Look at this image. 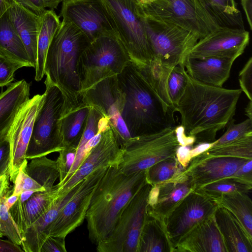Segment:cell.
Wrapping results in <instances>:
<instances>
[{
    "label": "cell",
    "mask_w": 252,
    "mask_h": 252,
    "mask_svg": "<svg viewBox=\"0 0 252 252\" xmlns=\"http://www.w3.org/2000/svg\"><path fill=\"white\" fill-rule=\"evenodd\" d=\"M66 252L65 238L49 237L43 244L40 252Z\"/></svg>",
    "instance_id": "obj_48"
},
{
    "label": "cell",
    "mask_w": 252,
    "mask_h": 252,
    "mask_svg": "<svg viewBox=\"0 0 252 252\" xmlns=\"http://www.w3.org/2000/svg\"><path fill=\"white\" fill-rule=\"evenodd\" d=\"M101 0L112 28L130 62L139 68L149 64L154 55L139 0Z\"/></svg>",
    "instance_id": "obj_5"
},
{
    "label": "cell",
    "mask_w": 252,
    "mask_h": 252,
    "mask_svg": "<svg viewBox=\"0 0 252 252\" xmlns=\"http://www.w3.org/2000/svg\"><path fill=\"white\" fill-rule=\"evenodd\" d=\"M241 5L244 10L250 29H252V0H241Z\"/></svg>",
    "instance_id": "obj_53"
},
{
    "label": "cell",
    "mask_w": 252,
    "mask_h": 252,
    "mask_svg": "<svg viewBox=\"0 0 252 252\" xmlns=\"http://www.w3.org/2000/svg\"><path fill=\"white\" fill-rule=\"evenodd\" d=\"M190 150L189 146L180 145L176 152V157L178 161L185 168L191 159Z\"/></svg>",
    "instance_id": "obj_51"
},
{
    "label": "cell",
    "mask_w": 252,
    "mask_h": 252,
    "mask_svg": "<svg viewBox=\"0 0 252 252\" xmlns=\"http://www.w3.org/2000/svg\"><path fill=\"white\" fill-rule=\"evenodd\" d=\"M146 182V170L126 175L117 165L107 167L94 191L85 217L93 243L97 245L109 234L125 208Z\"/></svg>",
    "instance_id": "obj_3"
},
{
    "label": "cell",
    "mask_w": 252,
    "mask_h": 252,
    "mask_svg": "<svg viewBox=\"0 0 252 252\" xmlns=\"http://www.w3.org/2000/svg\"><path fill=\"white\" fill-rule=\"evenodd\" d=\"M227 126L225 133L212 142L211 147L219 146L252 134V119L248 118L240 123L235 124L232 118Z\"/></svg>",
    "instance_id": "obj_41"
},
{
    "label": "cell",
    "mask_w": 252,
    "mask_h": 252,
    "mask_svg": "<svg viewBox=\"0 0 252 252\" xmlns=\"http://www.w3.org/2000/svg\"><path fill=\"white\" fill-rule=\"evenodd\" d=\"M43 94L33 123L26 158L46 156L63 148L61 129L64 97L57 86L45 81Z\"/></svg>",
    "instance_id": "obj_6"
},
{
    "label": "cell",
    "mask_w": 252,
    "mask_h": 252,
    "mask_svg": "<svg viewBox=\"0 0 252 252\" xmlns=\"http://www.w3.org/2000/svg\"><path fill=\"white\" fill-rule=\"evenodd\" d=\"M152 185L147 182L121 214L109 234L96 245L98 252H137L139 238L148 216L147 208Z\"/></svg>",
    "instance_id": "obj_10"
},
{
    "label": "cell",
    "mask_w": 252,
    "mask_h": 252,
    "mask_svg": "<svg viewBox=\"0 0 252 252\" xmlns=\"http://www.w3.org/2000/svg\"><path fill=\"white\" fill-rule=\"evenodd\" d=\"M205 152L213 156L252 159V134L219 146L211 147Z\"/></svg>",
    "instance_id": "obj_39"
},
{
    "label": "cell",
    "mask_w": 252,
    "mask_h": 252,
    "mask_svg": "<svg viewBox=\"0 0 252 252\" xmlns=\"http://www.w3.org/2000/svg\"><path fill=\"white\" fill-rule=\"evenodd\" d=\"M185 169L176 157L166 158L146 170V180L151 185L158 184L179 175Z\"/></svg>",
    "instance_id": "obj_38"
},
{
    "label": "cell",
    "mask_w": 252,
    "mask_h": 252,
    "mask_svg": "<svg viewBox=\"0 0 252 252\" xmlns=\"http://www.w3.org/2000/svg\"><path fill=\"white\" fill-rule=\"evenodd\" d=\"M90 108L82 101L78 106L63 114L61 129L63 147H78L86 126Z\"/></svg>",
    "instance_id": "obj_30"
},
{
    "label": "cell",
    "mask_w": 252,
    "mask_h": 252,
    "mask_svg": "<svg viewBox=\"0 0 252 252\" xmlns=\"http://www.w3.org/2000/svg\"><path fill=\"white\" fill-rule=\"evenodd\" d=\"M249 194L240 192L223 194L216 202L236 218L252 239V200Z\"/></svg>",
    "instance_id": "obj_32"
},
{
    "label": "cell",
    "mask_w": 252,
    "mask_h": 252,
    "mask_svg": "<svg viewBox=\"0 0 252 252\" xmlns=\"http://www.w3.org/2000/svg\"><path fill=\"white\" fill-rule=\"evenodd\" d=\"M187 82L188 73L184 63L175 65L171 70L167 81L168 94L174 109L185 90Z\"/></svg>",
    "instance_id": "obj_40"
},
{
    "label": "cell",
    "mask_w": 252,
    "mask_h": 252,
    "mask_svg": "<svg viewBox=\"0 0 252 252\" xmlns=\"http://www.w3.org/2000/svg\"><path fill=\"white\" fill-rule=\"evenodd\" d=\"M107 167L99 168L86 176L79 186L49 226V237L65 238L79 226L85 219L94 191Z\"/></svg>",
    "instance_id": "obj_14"
},
{
    "label": "cell",
    "mask_w": 252,
    "mask_h": 252,
    "mask_svg": "<svg viewBox=\"0 0 252 252\" xmlns=\"http://www.w3.org/2000/svg\"><path fill=\"white\" fill-rule=\"evenodd\" d=\"M245 114L248 118L252 119V101L249 100L248 104L245 108Z\"/></svg>",
    "instance_id": "obj_58"
},
{
    "label": "cell",
    "mask_w": 252,
    "mask_h": 252,
    "mask_svg": "<svg viewBox=\"0 0 252 252\" xmlns=\"http://www.w3.org/2000/svg\"><path fill=\"white\" fill-rule=\"evenodd\" d=\"M212 142L197 143L195 147L190 150V156L191 158L206 151L211 147Z\"/></svg>",
    "instance_id": "obj_54"
},
{
    "label": "cell",
    "mask_w": 252,
    "mask_h": 252,
    "mask_svg": "<svg viewBox=\"0 0 252 252\" xmlns=\"http://www.w3.org/2000/svg\"><path fill=\"white\" fill-rule=\"evenodd\" d=\"M173 252H227L214 215L195 224L181 239Z\"/></svg>",
    "instance_id": "obj_22"
},
{
    "label": "cell",
    "mask_w": 252,
    "mask_h": 252,
    "mask_svg": "<svg viewBox=\"0 0 252 252\" xmlns=\"http://www.w3.org/2000/svg\"><path fill=\"white\" fill-rule=\"evenodd\" d=\"M242 92L204 84L188 74L185 90L175 107L185 132L197 143L214 141L235 115Z\"/></svg>",
    "instance_id": "obj_1"
},
{
    "label": "cell",
    "mask_w": 252,
    "mask_h": 252,
    "mask_svg": "<svg viewBox=\"0 0 252 252\" xmlns=\"http://www.w3.org/2000/svg\"><path fill=\"white\" fill-rule=\"evenodd\" d=\"M252 189V184L230 176L204 185L194 190L216 201L223 194L237 192L250 194Z\"/></svg>",
    "instance_id": "obj_36"
},
{
    "label": "cell",
    "mask_w": 252,
    "mask_h": 252,
    "mask_svg": "<svg viewBox=\"0 0 252 252\" xmlns=\"http://www.w3.org/2000/svg\"><path fill=\"white\" fill-rule=\"evenodd\" d=\"M221 27L245 29L235 0H200Z\"/></svg>",
    "instance_id": "obj_33"
},
{
    "label": "cell",
    "mask_w": 252,
    "mask_h": 252,
    "mask_svg": "<svg viewBox=\"0 0 252 252\" xmlns=\"http://www.w3.org/2000/svg\"><path fill=\"white\" fill-rule=\"evenodd\" d=\"M145 25L154 58L172 67L184 63L189 51L200 39L191 32L146 16Z\"/></svg>",
    "instance_id": "obj_11"
},
{
    "label": "cell",
    "mask_w": 252,
    "mask_h": 252,
    "mask_svg": "<svg viewBox=\"0 0 252 252\" xmlns=\"http://www.w3.org/2000/svg\"><path fill=\"white\" fill-rule=\"evenodd\" d=\"M83 102L109 120L121 145L131 137L122 118L126 99L117 75L106 78L81 92Z\"/></svg>",
    "instance_id": "obj_12"
},
{
    "label": "cell",
    "mask_w": 252,
    "mask_h": 252,
    "mask_svg": "<svg viewBox=\"0 0 252 252\" xmlns=\"http://www.w3.org/2000/svg\"><path fill=\"white\" fill-rule=\"evenodd\" d=\"M250 34L245 29L220 27L199 39L186 57L228 56L236 59L249 44Z\"/></svg>",
    "instance_id": "obj_18"
},
{
    "label": "cell",
    "mask_w": 252,
    "mask_h": 252,
    "mask_svg": "<svg viewBox=\"0 0 252 252\" xmlns=\"http://www.w3.org/2000/svg\"><path fill=\"white\" fill-rule=\"evenodd\" d=\"M231 177L252 184V159L244 163Z\"/></svg>",
    "instance_id": "obj_49"
},
{
    "label": "cell",
    "mask_w": 252,
    "mask_h": 252,
    "mask_svg": "<svg viewBox=\"0 0 252 252\" xmlns=\"http://www.w3.org/2000/svg\"><path fill=\"white\" fill-rule=\"evenodd\" d=\"M102 116L98 111L91 107L85 129L77 147L75 160L62 186L74 173L87 156L85 151L86 145L99 132V122Z\"/></svg>",
    "instance_id": "obj_37"
},
{
    "label": "cell",
    "mask_w": 252,
    "mask_h": 252,
    "mask_svg": "<svg viewBox=\"0 0 252 252\" xmlns=\"http://www.w3.org/2000/svg\"><path fill=\"white\" fill-rule=\"evenodd\" d=\"M91 41L77 27L61 22L49 46L45 63L46 81L62 91L64 101L63 112L82 102L77 65L79 58Z\"/></svg>",
    "instance_id": "obj_4"
},
{
    "label": "cell",
    "mask_w": 252,
    "mask_h": 252,
    "mask_svg": "<svg viewBox=\"0 0 252 252\" xmlns=\"http://www.w3.org/2000/svg\"><path fill=\"white\" fill-rule=\"evenodd\" d=\"M60 16L77 27L91 42L101 36L116 35L101 0H64Z\"/></svg>",
    "instance_id": "obj_15"
},
{
    "label": "cell",
    "mask_w": 252,
    "mask_h": 252,
    "mask_svg": "<svg viewBox=\"0 0 252 252\" xmlns=\"http://www.w3.org/2000/svg\"><path fill=\"white\" fill-rule=\"evenodd\" d=\"M77 147L64 146L59 153L56 160L59 172V183L57 185L59 189L68 174L75 160Z\"/></svg>",
    "instance_id": "obj_44"
},
{
    "label": "cell",
    "mask_w": 252,
    "mask_h": 252,
    "mask_svg": "<svg viewBox=\"0 0 252 252\" xmlns=\"http://www.w3.org/2000/svg\"><path fill=\"white\" fill-rule=\"evenodd\" d=\"M219 204L193 190L187 194L163 220L172 252L181 239L197 223L214 215Z\"/></svg>",
    "instance_id": "obj_13"
},
{
    "label": "cell",
    "mask_w": 252,
    "mask_h": 252,
    "mask_svg": "<svg viewBox=\"0 0 252 252\" xmlns=\"http://www.w3.org/2000/svg\"><path fill=\"white\" fill-rule=\"evenodd\" d=\"M15 0H0V19L13 5Z\"/></svg>",
    "instance_id": "obj_55"
},
{
    "label": "cell",
    "mask_w": 252,
    "mask_h": 252,
    "mask_svg": "<svg viewBox=\"0 0 252 252\" xmlns=\"http://www.w3.org/2000/svg\"><path fill=\"white\" fill-rule=\"evenodd\" d=\"M141 0L146 1V0Z\"/></svg>",
    "instance_id": "obj_60"
},
{
    "label": "cell",
    "mask_w": 252,
    "mask_h": 252,
    "mask_svg": "<svg viewBox=\"0 0 252 252\" xmlns=\"http://www.w3.org/2000/svg\"><path fill=\"white\" fill-rule=\"evenodd\" d=\"M60 17L53 9L46 10L40 16L37 38V61L34 79L38 82L45 75V63L49 46L59 27Z\"/></svg>",
    "instance_id": "obj_28"
},
{
    "label": "cell",
    "mask_w": 252,
    "mask_h": 252,
    "mask_svg": "<svg viewBox=\"0 0 252 252\" xmlns=\"http://www.w3.org/2000/svg\"><path fill=\"white\" fill-rule=\"evenodd\" d=\"M43 94L30 98L17 114L7 135L10 145V181L14 182L26 158L27 148L32 134L34 119Z\"/></svg>",
    "instance_id": "obj_17"
},
{
    "label": "cell",
    "mask_w": 252,
    "mask_h": 252,
    "mask_svg": "<svg viewBox=\"0 0 252 252\" xmlns=\"http://www.w3.org/2000/svg\"><path fill=\"white\" fill-rule=\"evenodd\" d=\"M163 222L148 215L140 234L137 252H172Z\"/></svg>",
    "instance_id": "obj_29"
},
{
    "label": "cell",
    "mask_w": 252,
    "mask_h": 252,
    "mask_svg": "<svg viewBox=\"0 0 252 252\" xmlns=\"http://www.w3.org/2000/svg\"><path fill=\"white\" fill-rule=\"evenodd\" d=\"M240 89L252 101V57H250L239 74Z\"/></svg>",
    "instance_id": "obj_46"
},
{
    "label": "cell",
    "mask_w": 252,
    "mask_h": 252,
    "mask_svg": "<svg viewBox=\"0 0 252 252\" xmlns=\"http://www.w3.org/2000/svg\"><path fill=\"white\" fill-rule=\"evenodd\" d=\"M10 145L7 138L0 142V177L9 174Z\"/></svg>",
    "instance_id": "obj_47"
},
{
    "label": "cell",
    "mask_w": 252,
    "mask_h": 252,
    "mask_svg": "<svg viewBox=\"0 0 252 252\" xmlns=\"http://www.w3.org/2000/svg\"><path fill=\"white\" fill-rule=\"evenodd\" d=\"M45 7L49 8L50 9H56L59 3L64 0H42Z\"/></svg>",
    "instance_id": "obj_56"
},
{
    "label": "cell",
    "mask_w": 252,
    "mask_h": 252,
    "mask_svg": "<svg viewBox=\"0 0 252 252\" xmlns=\"http://www.w3.org/2000/svg\"><path fill=\"white\" fill-rule=\"evenodd\" d=\"M175 127L130 137L122 144V158L117 165L121 172L129 175L146 170L160 160L176 157L180 144Z\"/></svg>",
    "instance_id": "obj_9"
},
{
    "label": "cell",
    "mask_w": 252,
    "mask_h": 252,
    "mask_svg": "<svg viewBox=\"0 0 252 252\" xmlns=\"http://www.w3.org/2000/svg\"><path fill=\"white\" fill-rule=\"evenodd\" d=\"M122 155L120 142L109 125L101 132L99 140L91 148L74 173L58 189L59 195L66 193L96 169L118 165Z\"/></svg>",
    "instance_id": "obj_16"
},
{
    "label": "cell",
    "mask_w": 252,
    "mask_h": 252,
    "mask_svg": "<svg viewBox=\"0 0 252 252\" xmlns=\"http://www.w3.org/2000/svg\"><path fill=\"white\" fill-rule=\"evenodd\" d=\"M19 196L20 195L12 194L10 196H9L6 198L5 200V203L9 210L18 199Z\"/></svg>",
    "instance_id": "obj_57"
},
{
    "label": "cell",
    "mask_w": 252,
    "mask_h": 252,
    "mask_svg": "<svg viewBox=\"0 0 252 252\" xmlns=\"http://www.w3.org/2000/svg\"><path fill=\"white\" fill-rule=\"evenodd\" d=\"M8 16L21 38L31 62L35 68L40 16L15 0L7 11Z\"/></svg>",
    "instance_id": "obj_24"
},
{
    "label": "cell",
    "mask_w": 252,
    "mask_h": 252,
    "mask_svg": "<svg viewBox=\"0 0 252 252\" xmlns=\"http://www.w3.org/2000/svg\"><path fill=\"white\" fill-rule=\"evenodd\" d=\"M25 7L40 16L46 10L42 0H16Z\"/></svg>",
    "instance_id": "obj_50"
},
{
    "label": "cell",
    "mask_w": 252,
    "mask_h": 252,
    "mask_svg": "<svg viewBox=\"0 0 252 252\" xmlns=\"http://www.w3.org/2000/svg\"><path fill=\"white\" fill-rule=\"evenodd\" d=\"M193 190L191 179L184 172L167 181L152 185L147 208L148 215L163 222L169 213Z\"/></svg>",
    "instance_id": "obj_20"
},
{
    "label": "cell",
    "mask_w": 252,
    "mask_h": 252,
    "mask_svg": "<svg viewBox=\"0 0 252 252\" xmlns=\"http://www.w3.org/2000/svg\"><path fill=\"white\" fill-rule=\"evenodd\" d=\"M130 62L116 35L96 38L82 52L78 63L81 92L106 78L119 74Z\"/></svg>",
    "instance_id": "obj_7"
},
{
    "label": "cell",
    "mask_w": 252,
    "mask_h": 252,
    "mask_svg": "<svg viewBox=\"0 0 252 252\" xmlns=\"http://www.w3.org/2000/svg\"><path fill=\"white\" fill-rule=\"evenodd\" d=\"M174 67L163 63L158 58H154L149 64L139 68L163 102L175 110L167 91L168 77Z\"/></svg>",
    "instance_id": "obj_34"
},
{
    "label": "cell",
    "mask_w": 252,
    "mask_h": 252,
    "mask_svg": "<svg viewBox=\"0 0 252 252\" xmlns=\"http://www.w3.org/2000/svg\"><path fill=\"white\" fill-rule=\"evenodd\" d=\"M58 187L54 186L50 191L35 192L23 191L18 199L9 210L17 225L21 238L27 230L59 196Z\"/></svg>",
    "instance_id": "obj_21"
},
{
    "label": "cell",
    "mask_w": 252,
    "mask_h": 252,
    "mask_svg": "<svg viewBox=\"0 0 252 252\" xmlns=\"http://www.w3.org/2000/svg\"><path fill=\"white\" fill-rule=\"evenodd\" d=\"M236 59L228 56L186 57L184 64L188 74L194 80L210 86L222 87L229 77Z\"/></svg>",
    "instance_id": "obj_23"
},
{
    "label": "cell",
    "mask_w": 252,
    "mask_h": 252,
    "mask_svg": "<svg viewBox=\"0 0 252 252\" xmlns=\"http://www.w3.org/2000/svg\"><path fill=\"white\" fill-rule=\"evenodd\" d=\"M3 235L1 230H0V238Z\"/></svg>",
    "instance_id": "obj_59"
},
{
    "label": "cell",
    "mask_w": 252,
    "mask_h": 252,
    "mask_svg": "<svg viewBox=\"0 0 252 252\" xmlns=\"http://www.w3.org/2000/svg\"><path fill=\"white\" fill-rule=\"evenodd\" d=\"M30 85L22 79L11 83L0 94V142L7 138L17 114L30 99Z\"/></svg>",
    "instance_id": "obj_26"
},
{
    "label": "cell",
    "mask_w": 252,
    "mask_h": 252,
    "mask_svg": "<svg viewBox=\"0 0 252 252\" xmlns=\"http://www.w3.org/2000/svg\"><path fill=\"white\" fill-rule=\"evenodd\" d=\"M26 65L0 51V87L7 86L14 80L16 70Z\"/></svg>",
    "instance_id": "obj_43"
},
{
    "label": "cell",
    "mask_w": 252,
    "mask_h": 252,
    "mask_svg": "<svg viewBox=\"0 0 252 252\" xmlns=\"http://www.w3.org/2000/svg\"><path fill=\"white\" fill-rule=\"evenodd\" d=\"M145 15L175 25L202 38L221 27L200 0H139Z\"/></svg>",
    "instance_id": "obj_8"
},
{
    "label": "cell",
    "mask_w": 252,
    "mask_h": 252,
    "mask_svg": "<svg viewBox=\"0 0 252 252\" xmlns=\"http://www.w3.org/2000/svg\"><path fill=\"white\" fill-rule=\"evenodd\" d=\"M4 197L0 202V228L3 234L16 245H21L22 238L18 228L13 220L5 200Z\"/></svg>",
    "instance_id": "obj_42"
},
{
    "label": "cell",
    "mask_w": 252,
    "mask_h": 252,
    "mask_svg": "<svg viewBox=\"0 0 252 252\" xmlns=\"http://www.w3.org/2000/svg\"><path fill=\"white\" fill-rule=\"evenodd\" d=\"M9 181L8 174L0 177V202L4 197L9 196Z\"/></svg>",
    "instance_id": "obj_52"
},
{
    "label": "cell",
    "mask_w": 252,
    "mask_h": 252,
    "mask_svg": "<svg viewBox=\"0 0 252 252\" xmlns=\"http://www.w3.org/2000/svg\"><path fill=\"white\" fill-rule=\"evenodd\" d=\"M28 163L25 161L21 166L16 177L13 194L20 195L23 191L32 190L35 192L45 191V189L29 176L25 170V167Z\"/></svg>",
    "instance_id": "obj_45"
},
{
    "label": "cell",
    "mask_w": 252,
    "mask_h": 252,
    "mask_svg": "<svg viewBox=\"0 0 252 252\" xmlns=\"http://www.w3.org/2000/svg\"><path fill=\"white\" fill-rule=\"evenodd\" d=\"M80 182L66 193L59 195L49 207L27 230L22 238L21 245L25 252H40L47 239L46 232L60 211L77 190Z\"/></svg>",
    "instance_id": "obj_25"
},
{
    "label": "cell",
    "mask_w": 252,
    "mask_h": 252,
    "mask_svg": "<svg viewBox=\"0 0 252 252\" xmlns=\"http://www.w3.org/2000/svg\"><path fill=\"white\" fill-rule=\"evenodd\" d=\"M27 174L43 187L50 191L59 178V172L56 161L48 158L46 156L32 159L25 167Z\"/></svg>",
    "instance_id": "obj_35"
},
{
    "label": "cell",
    "mask_w": 252,
    "mask_h": 252,
    "mask_svg": "<svg viewBox=\"0 0 252 252\" xmlns=\"http://www.w3.org/2000/svg\"><path fill=\"white\" fill-rule=\"evenodd\" d=\"M0 51L11 58L33 67L25 47L8 16L0 19Z\"/></svg>",
    "instance_id": "obj_31"
},
{
    "label": "cell",
    "mask_w": 252,
    "mask_h": 252,
    "mask_svg": "<svg viewBox=\"0 0 252 252\" xmlns=\"http://www.w3.org/2000/svg\"><path fill=\"white\" fill-rule=\"evenodd\" d=\"M248 160L213 156L204 152L191 158L184 172L190 177L194 190L204 185L232 176Z\"/></svg>",
    "instance_id": "obj_19"
},
{
    "label": "cell",
    "mask_w": 252,
    "mask_h": 252,
    "mask_svg": "<svg viewBox=\"0 0 252 252\" xmlns=\"http://www.w3.org/2000/svg\"><path fill=\"white\" fill-rule=\"evenodd\" d=\"M214 218L227 252H252V239L230 212L219 205Z\"/></svg>",
    "instance_id": "obj_27"
},
{
    "label": "cell",
    "mask_w": 252,
    "mask_h": 252,
    "mask_svg": "<svg viewBox=\"0 0 252 252\" xmlns=\"http://www.w3.org/2000/svg\"><path fill=\"white\" fill-rule=\"evenodd\" d=\"M117 78L126 99L121 116L131 137L176 126L175 110L163 102L139 67L130 62Z\"/></svg>",
    "instance_id": "obj_2"
}]
</instances>
